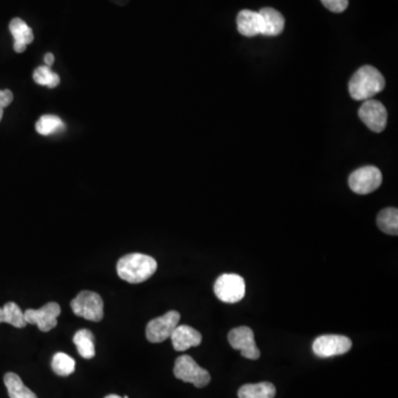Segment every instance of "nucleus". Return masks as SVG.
<instances>
[{
	"mask_svg": "<svg viewBox=\"0 0 398 398\" xmlns=\"http://www.w3.org/2000/svg\"><path fill=\"white\" fill-rule=\"evenodd\" d=\"M156 260L144 254H126L116 265L118 277L129 283L144 282L156 273Z\"/></svg>",
	"mask_w": 398,
	"mask_h": 398,
	"instance_id": "nucleus-1",
	"label": "nucleus"
},
{
	"mask_svg": "<svg viewBox=\"0 0 398 398\" xmlns=\"http://www.w3.org/2000/svg\"><path fill=\"white\" fill-rule=\"evenodd\" d=\"M385 77L372 66L357 70L349 80V95L356 101H366L382 92L385 87Z\"/></svg>",
	"mask_w": 398,
	"mask_h": 398,
	"instance_id": "nucleus-2",
	"label": "nucleus"
},
{
	"mask_svg": "<svg viewBox=\"0 0 398 398\" xmlns=\"http://www.w3.org/2000/svg\"><path fill=\"white\" fill-rule=\"evenodd\" d=\"M174 375L178 380L192 383L197 388H203L211 383V374L209 371L201 368L189 355L178 357L174 366Z\"/></svg>",
	"mask_w": 398,
	"mask_h": 398,
	"instance_id": "nucleus-3",
	"label": "nucleus"
},
{
	"mask_svg": "<svg viewBox=\"0 0 398 398\" xmlns=\"http://www.w3.org/2000/svg\"><path fill=\"white\" fill-rule=\"evenodd\" d=\"M73 313L89 321L100 322L104 316V304L100 294L93 291H81L71 301Z\"/></svg>",
	"mask_w": 398,
	"mask_h": 398,
	"instance_id": "nucleus-4",
	"label": "nucleus"
},
{
	"mask_svg": "<svg viewBox=\"0 0 398 398\" xmlns=\"http://www.w3.org/2000/svg\"><path fill=\"white\" fill-rule=\"evenodd\" d=\"M213 291L221 302L237 304L246 296V282L242 275L225 273L217 279Z\"/></svg>",
	"mask_w": 398,
	"mask_h": 398,
	"instance_id": "nucleus-5",
	"label": "nucleus"
},
{
	"mask_svg": "<svg viewBox=\"0 0 398 398\" xmlns=\"http://www.w3.org/2000/svg\"><path fill=\"white\" fill-rule=\"evenodd\" d=\"M383 182L382 173L375 166L361 167L349 175V188L359 195H368L375 192Z\"/></svg>",
	"mask_w": 398,
	"mask_h": 398,
	"instance_id": "nucleus-6",
	"label": "nucleus"
},
{
	"mask_svg": "<svg viewBox=\"0 0 398 398\" xmlns=\"http://www.w3.org/2000/svg\"><path fill=\"white\" fill-rule=\"evenodd\" d=\"M352 349V341L344 335L326 334L316 337L312 344L314 354L321 359L343 355Z\"/></svg>",
	"mask_w": 398,
	"mask_h": 398,
	"instance_id": "nucleus-7",
	"label": "nucleus"
},
{
	"mask_svg": "<svg viewBox=\"0 0 398 398\" xmlns=\"http://www.w3.org/2000/svg\"><path fill=\"white\" fill-rule=\"evenodd\" d=\"M180 320V312L170 311L164 316L153 318L147 326V337L151 343H161L165 340L170 339L175 328L178 325Z\"/></svg>",
	"mask_w": 398,
	"mask_h": 398,
	"instance_id": "nucleus-8",
	"label": "nucleus"
},
{
	"mask_svg": "<svg viewBox=\"0 0 398 398\" xmlns=\"http://www.w3.org/2000/svg\"><path fill=\"white\" fill-rule=\"evenodd\" d=\"M359 116L371 131L380 133L385 130L387 124V111L380 101L373 99L365 101L359 110Z\"/></svg>",
	"mask_w": 398,
	"mask_h": 398,
	"instance_id": "nucleus-9",
	"label": "nucleus"
},
{
	"mask_svg": "<svg viewBox=\"0 0 398 398\" xmlns=\"http://www.w3.org/2000/svg\"><path fill=\"white\" fill-rule=\"evenodd\" d=\"M61 313V308L56 302H49L42 308L35 310L28 309L23 312L27 324H36L42 332L51 331L58 324V316Z\"/></svg>",
	"mask_w": 398,
	"mask_h": 398,
	"instance_id": "nucleus-10",
	"label": "nucleus"
},
{
	"mask_svg": "<svg viewBox=\"0 0 398 398\" xmlns=\"http://www.w3.org/2000/svg\"><path fill=\"white\" fill-rule=\"evenodd\" d=\"M229 344L232 349H239L242 355L249 360H258L260 351L254 341V334L248 326H239L228 334Z\"/></svg>",
	"mask_w": 398,
	"mask_h": 398,
	"instance_id": "nucleus-11",
	"label": "nucleus"
},
{
	"mask_svg": "<svg viewBox=\"0 0 398 398\" xmlns=\"http://www.w3.org/2000/svg\"><path fill=\"white\" fill-rule=\"evenodd\" d=\"M173 347L178 352L187 351L190 347L201 345L203 341L201 334L192 326L178 325L170 335Z\"/></svg>",
	"mask_w": 398,
	"mask_h": 398,
	"instance_id": "nucleus-12",
	"label": "nucleus"
},
{
	"mask_svg": "<svg viewBox=\"0 0 398 398\" xmlns=\"http://www.w3.org/2000/svg\"><path fill=\"white\" fill-rule=\"evenodd\" d=\"M9 30L13 37V50L17 54H23L27 46L34 42V31L23 19L13 18L9 23Z\"/></svg>",
	"mask_w": 398,
	"mask_h": 398,
	"instance_id": "nucleus-13",
	"label": "nucleus"
},
{
	"mask_svg": "<svg viewBox=\"0 0 398 398\" xmlns=\"http://www.w3.org/2000/svg\"><path fill=\"white\" fill-rule=\"evenodd\" d=\"M237 27L242 36L254 37L262 35L263 23L259 13L252 11H242L237 17Z\"/></svg>",
	"mask_w": 398,
	"mask_h": 398,
	"instance_id": "nucleus-14",
	"label": "nucleus"
},
{
	"mask_svg": "<svg viewBox=\"0 0 398 398\" xmlns=\"http://www.w3.org/2000/svg\"><path fill=\"white\" fill-rule=\"evenodd\" d=\"M261 15L263 29H262V36L275 37L282 32L285 29V18L279 11L273 8H262L259 11Z\"/></svg>",
	"mask_w": 398,
	"mask_h": 398,
	"instance_id": "nucleus-15",
	"label": "nucleus"
},
{
	"mask_svg": "<svg viewBox=\"0 0 398 398\" xmlns=\"http://www.w3.org/2000/svg\"><path fill=\"white\" fill-rule=\"evenodd\" d=\"M4 383L11 398H38V396L23 384L20 376L15 373H7L4 376Z\"/></svg>",
	"mask_w": 398,
	"mask_h": 398,
	"instance_id": "nucleus-16",
	"label": "nucleus"
},
{
	"mask_svg": "<svg viewBox=\"0 0 398 398\" xmlns=\"http://www.w3.org/2000/svg\"><path fill=\"white\" fill-rule=\"evenodd\" d=\"M275 386L269 382L246 384L239 388V398H275Z\"/></svg>",
	"mask_w": 398,
	"mask_h": 398,
	"instance_id": "nucleus-17",
	"label": "nucleus"
},
{
	"mask_svg": "<svg viewBox=\"0 0 398 398\" xmlns=\"http://www.w3.org/2000/svg\"><path fill=\"white\" fill-rule=\"evenodd\" d=\"M73 343L79 353L85 360H91L95 356L94 335L89 330H80L73 337Z\"/></svg>",
	"mask_w": 398,
	"mask_h": 398,
	"instance_id": "nucleus-18",
	"label": "nucleus"
},
{
	"mask_svg": "<svg viewBox=\"0 0 398 398\" xmlns=\"http://www.w3.org/2000/svg\"><path fill=\"white\" fill-rule=\"evenodd\" d=\"M0 323H9L18 329L27 325L23 310L15 302H8L3 308H0Z\"/></svg>",
	"mask_w": 398,
	"mask_h": 398,
	"instance_id": "nucleus-19",
	"label": "nucleus"
},
{
	"mask_svg": "<svg viewBox=\"0 0 398 398\" xmlns=\"http://www.w3.org/2000/svg\"><path fill=\"white\" fill-rule=\"evenodd\" d=\"M65 128V123L61 118L57 116H52V114L42 116L36 123L37 132L44 137H49V135L59 133V132L63 131Z\"/></svg>",
	"mask_w": 398,
	"mask_h": 398,
	"instance_id": "nucleus-20",
	"label": "nucleus"
},
{
	"mask_svg": "<svg viewBox=\"0 0 398 398\" xmlns=\"http://www.w3.org/2000/svg\"><path fill=\"white\" fill-rule=\"evenodd\" d=\"M378 226L382 232L392 236L398 235L397 209H385L378 213Z\"/></svg>",
	"mask_w": 398,
	"mask_h": 398,
	"instance_id": "nucleus-21",
	"label": "nucleus"
},
{
	"mask_svg": "<svg viewBox=\"0 0 398 398\" xmlns=\"http://www.w3.org/2000/svg\"><path fill=\"white\" fill-rule=\"evenodd\" d=\"M51 368L57 375H71L75 370V359L66 353H56L52 357Z\"/></svg>",
	"mask_w": 398,
	"mask_h": 398,
	"instance_id": "nucleus-22",
	"label": "nucleus"
},
{
	"mask_svg": "<svg viewBox=\"0 0 398 398\" xmlns=\"http://www.w3.org/2000/svg\"><path fill=\"white\" fill-rule=\"evenodd\" d=\"M34 80L37 85H44V87H50V89H54V87L60 85L59 75L52 73L51 69L46 66L37 68L35 70Z\"/></svg>",
	"mask_w": 398,
	"mask_h": 398,
	"instance_id": "nucleus-23",
	"label": "nucleus"
},
{
	"mask_svg": "<svg viewBox=\"0 0 398 398\" xmlns=\"http://www.w3.org/2000/svg\"><path fill=\"white\" fill-rule=\"evenodd\" d=\"M321 3L324 7L335 13H343L349 6V0H321Z\"/></svg>",
	"mask_w": 398,
	"mask_h": 398,
	"instance_id": "nucleus-24",
	"label": "nucleus"
},
{
	"mask_svg": "<svg viewBox=\"0 0 398 398\" xmlns=\"http://www.w3.org/2000/svg\"><path fill=\"white\" fill-rule=\"evenodd\" d=\"M13 101V94L11 90H0V106L5 108Z\"/></svg>",
	"mask_w": 398,
	"mask_h": 398,
	"instance_id": "nucleus-25",
	"label": "nucleus"
},
{
	"mask_svg": "<svg viewBox=\"0 0 398 398\" xmlns=\"http://www.w3.org/2000/svg\"><path fill=\"white\" fill-rule=\"evenodd\" d=\"M54 56L52 54H46L44 56V62H46V67H51L54 65Z\"/></svg>",
	"mask_w": 398,
	"mask_h": 398,
	"instance_id": "nucleus-26",
	"label": "nucleus"
},
{
	"mask_svg": "<svg viewBox=\"0 0 398 398\" xmlns=\"http://www.w3.org/2000/svg\"><path fill=\"white\" fill-rule=\"evenodd\" d=\"M104 398H124V397H121V396L116 395V394H111V395H108L106 396V397Z\"/></svg>",
	"mask_w": 398,
	"mask_h": 398,
	"instance_id": "nucleus-27",
	"label": "nucleus"
},
{
	"mask_svg": "<svg viewBox=\"0 0 398 398\" xmlns=\"http://www.w3.org/2000/svg\"><path fill=\"white\" fill-rule=\"evenodd\" d=\"M3 116H4V108H1V106H0V121L3 120Z\"/></svg>",
	"mask_w": 398,
	"mask_h": 398,
	"instance_id": "nucleus-28",
	"label": "nucleus"
}]
</instances>
